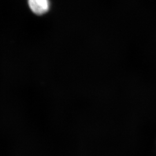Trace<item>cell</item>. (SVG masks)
I'll return each instance as SVG.
<instances>
[{"label": "cell", "instance_id": "6da1fadb", "mask_svg": "<svg viewBox=\"0 0 156 156\" xmlns=\"http://www.w3.org/2000/svg\"><path fill=\"white\" fill-rule=\"evenodd\" d=\"M30 9L37 15H42L49 11V0H28Z\"/></svg>", "mask_w": 156, "mask_h": 156}]
</instances>
